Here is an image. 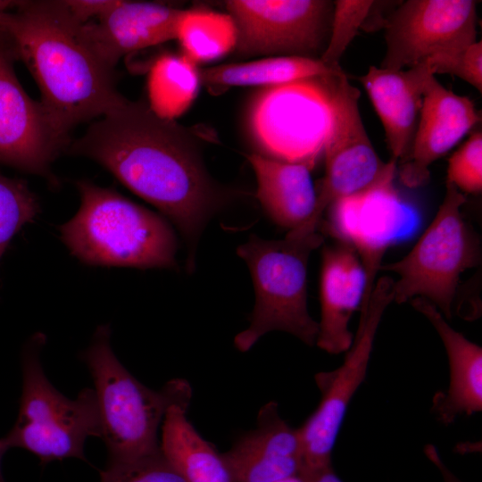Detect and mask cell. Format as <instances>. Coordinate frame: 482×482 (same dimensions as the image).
<instances>
[{
	"instance_id": "cell-4",
	"label": "cell",
	"mask_w": 482,
	"mask_h": 482,
	"mask_svg": "<svg viewBox=\"0 0 482 482\" xmlns=\"http://www.w3.org/2000/svg\"><path fill=\"white\" fill-rule=\"evenodd\" d=\"M80 206L59 227L71 254L88 265L138 269L176 266L177 241L169 223L112 188L77 182Z\"/></svg>"
},
{
	"instance_id": "cell-36",
	"label": "cell",
	"mask_w": 482,
	"mask_h": 482,
	"mask_svg": "<svg viewBox=\"0 0 482 482\" xmlns=\"http://www.w3.org/2000/svg\"><path fill=\"white\" fill-rule=\"evenodd\" d=\"M276 482H308V481L303 478L299 475H294V476H290V477L279 479Z\"/></svg>"
},
{
	"instance_id": "cell-15",
	"label": "cell",
	"mask_w": 482,
	"mask_h": 482,
	"mask_svg": "<svg viewBox=\"0 0 482 482\" xmlns=\"http://www.w3.org/2000/svg\"><path fill=\"white\" fill-rule=\"evenodd\" d=\"M480 120L473 102L442 86L435 76L426 84L411 148L397 164L401 182L417 187L429 178V167Z\"/></svg>"
},
{
	"instance_id": "cell-10",
	"label": "cell",
	"mask_w": 482,
	"mask_h": 482,
	"mask_svg": "<svg viewBox=\"0 0 482 482\" xmlns=\"http://www.w3.org/2000/svg\"><path fill=\"white\" fill-rule=\"evenodd\" d=\"M333 5L326 0L226 1L237 33L234 51L241 57H313L324 51Z\"/></svg>"
},
{
	"instance_id": "cell-27",
	"label": "cell",
	"mask_w": 482,
	"mask_h": 482,
	"mask_svg": "<svg viewBox=\"0 0 482 482\" xmlns=\"http://www.w3.org/2000/svg\"><path fill=\"white\" fill-rule=\"evenodd\" d=\"M328 38L320 59L330 67H339L346 48L362 28L373 1L337 0L333 3Z\"/></svg>"
},
{
	"instance_id": "cell-23",
	"label": "cell",
	"mask_w": 482,
	"mask_h": 482,
	"mask_svg": "<svg viewBox=\"0 0 482 482\" xmlns=\"http://www.w3.org/2000/svg\"><path fill=\"white\" fill-rule=\"evenodd\" d=\"M342 71L340 66L330 67L320 58L289 55L219 64L199 69V73L201 83L220 90L231 87H267Z\"/></svg>"
},
{
	"instance_id": "cell-9",
	"label": "cell",
	"mask_w": 482,
	"mask_h": 482,
	"mask_svg": "<svg viewBox=\"0 0 482 482\" xmlns=\"http://www.w3.org/2000/svg\"><path fill=\"white\" fill-rule=\"evenodd\" d=\"M393 283L394 279L387 276L375 282L367 306L360 310L357 331L344 362L335 370L314 376L320 403L297 428L302 450L298 475L308 482L332 467V451L347 408L365 380L379 323L394 301Z\"/></svg>"
},
{
	"instance_id": "cell-20",
	"label": "cell",
	"mask_w": 482,
	"mask_h": 482,
	"mask_svg": "<svg viewBox=\"0 0 482 482\" xmlns=\"http://www.w3.org/2000/svg\"><path fill=\"white\" fill-rule=\"evenodd\" d=\"M411 306L433 326L445 348L449 365V385L436 392L431 411L445 425L460 416L482 411V347L450 326L448 320L427 299L415 297Z\"/></svg>"
},
{
	"instance_id": "cell-21",
	"label": "cell",
	"mask_w": 482,
	"mask_h": 482,
	"mask_svg": "<svg viewBox=\"0 0 482 482\" xmlns=\"http://www.w3.org/2000/svg\"><path fill=\"white\" fill-rule=\"evenodd\" d=\"M247 160L257 180L256 197L270 219L289 230L304 225L316 205L312 169L258 153L247 155Z\"/></svg>"
},
{
	"instance_id": "cell-13",
	"label": "cell",
	"mask_w": 482,
	"mask_h": 482,
	"mask_svg": "<svg viewBox=\"0 0 482 482\" xmlns=\"http://www.w3.org/2000/svg\"><path fill=\"white\" fill-rule=\"evenodd\" d=\"M9 36L0 27V162L47 176L65 144L40 101L33 100L14 71L17 61Z\"/></svg>"
},
{
	"instance_id": "cell-26",
	"label": "cell",
	"mask_w": 482,
	"mask_h": 482,
	"mask_svg": "<svg viewBox=\"0 0 482 482\" xmlns=\"http://www.w3.org/2000/svg\"><path fill=\"white\" fill-rule=\"evenodd\" d=\"M39 212L26 182L0 175V260L13 236Z\"/></svg>"
},
{
	"instance_id": "cell-17",
	"label": "cell",
	"mask_w": 482,
	"mask_h": 482,
	"mask_svg": "<svg viewBox=\"0 0 482 482\" xmlns=\"http://www.w3.org/2000/svg\"><path fill=\"white\" fill-rule=\"evenodd\" d=\"M181 11L161 3L118 0L83 29L100 58L114 69L129 54L175 39Z\"/></svg>"
},
{
	"instance_id": "cell-35",
	"label": "cell",
	"mask_w": 482,
	"mask_h": 482,
	"mask_svg": "<svg viewBox=\"0 0 482 482\" xmlns=\"http://www.w3.org/2000/svg\"><path fill=\"white\" fill-rule=\"evenodd\" d=\"M18 1L0 0V16L6 11L13 8Z\"/></svg>"
},
{
	"instance_id": "cell-1",
	"label": "cell",
	"mask_w": 482,
	"mask_h": 482,
	"mask_svg": "<svg viewBox=\"0 0 482 482\" xmlns=\"http://www.w3.org/2000/svg\"><path fill=\"white\" fill-rule=\"evenodd\" d=\"M70 153L96 162L155 206L192 248L225 201L189 129L159 117L142 101L126 99L101 117Z\"/></svg>"
},
{
	"instance_id": "cell-32",
	"label": "cell",
	"mask_w": 482,
	"mask_h": 482,
	"mask_svg": "<svg viewBox=\"0 0 482 482\" xmlns=\"http://www.w3.org/2000/svg\"><path fill=\"white\" fill-rule=\"evenodd\" d=\"M424 453L427 459L436 468L441 475L443 482H462L445 464L437 448L428 444L424 447Z\"/></svg>"
},
{
	"instance_id": "cell-3",
	"label": "cell",
	"mask_w": 482,
	"mask_h": 482,
	"mask_svg": "<svg viewBox=\"0 0 482 482\" xmlns=\"http://www.w3.org/2000/svg\"><path fill=\"white\" fill-rule=\"evenodd\" d=\"M82 360L94 383L107 464L160 452L159 431L164 417L174 405H190V384L184 378H173L159 390L142 384L114 354L109 325L97 327Z\"/></svg>"
},
{
	"instance_id": "cell-24",
	"label": "cell",
	"mask_w": 482,
	"mask_h": 482,
	"mask_svg": "<svg viewBox=\"0 0 482 482\" xmlns=\"http://www.w3.org/2000/svg\"><path fill=\"white\" fill-rule=\"evenodd\" d=\"M200 84L197 64L182 54H162L148 70L147 105L159 117L175 120L190 107Z\"/></svg>"
},
{
	"instance_id": "cell-25",
	"label": "cell",
	"mask_w": 482,
	"mask_h": 482,
	"mask_svg": "<svg viewBox=\"0 0 482 482\" xmlns=\"http://www.w3.org/2000/svg\"><path fill=\"white\" fill-rule=\"evenodd\" d=\"M237 28L231 16L207 9L182 10L176 29L181 54L195 64L217 60L236 47Z\"/></svg>"
},
{
	"instance_id": "cell-33",
	"label": "cell",
	"mask_w": 482,
	"mask_h": 482,
	"mask_svg": "<svg viewBox=\"0 0 482 482\" xmlns=\"http://www.w3.org/2000/svg\"><path fill=\"white\" fill-rule=\"evenodd\" d=\"M311 482H343L334 471L333 467L318 474Z\"/></svg>"
},
{
	"instance_id": "cell-16",
	"label": "cell",
	"mask_w": 482,
	"mask_h": 482,
	"mask_svg": "<svg viewBox=\"0 0 482 482\" xmlns=\"http://www.w3.org/2000/svg\"><path fill=\"white\" fill-rule=\"evenodd\" d=\"M298 428L280 415L270 401L261 407L255 428L221 453L233 482H276L298 475L301 464Z\"/></svg>"
},
{
	"instance_id": "cell-19",
	"label": "cell",
	"mask_w": 482,
	"mask_h": 482,
	"mask_svg": "<svg viewBox=\"0 0 482 482\" xmlns=\"http://www.w3.org/2000/svg\"><path fill=\"white\" fill-rule=\"evenodd\" d=\"M431 76L428 68L419 63L400 71L370 66L359 78L381 120L390 159L397 164L411 148L425 87Z\"/></svg>"
},
{
	"instance_id": "cell-29",
	"label": "cell",
	"mask_w": 482,
	"mask_h": 482,
	"mask_svg": "<svg viewBox=\"0 0 482 482\" xmlns=\"http://www.w3.org/2000/svg\"><path fill=\"white\" fill-rule=\"evenodd\" d=\"M420 63L435 76H456L482 92V41L459 49L442 52L425 59Z\"/></svg>"
},
{
	"instance_id": "cell-22",
	"label": "cell",
	"mask_w": 482,
	"mask_h": 482,
	"mask_svg": "<svg viewBox=\"0 0 482 482\" xmlns=\"http://www.w3.org/2000/svg\"><path fill=\"white\" fill-rule=\"evenodd\" d=\"M188 407L168 410L161 427L162 454L185 482H233L221 454L188 420Z\"/></svg>"
},
{
	"instance_id": "cell-2",
	"label": "cell",
	"mask_w": 482,
	"mask_h": 482,
	"mask_svg": "<svg viewBox=\"0 0 482 482\" xmlns=\"http://www.w3.org/2000/svg\"><path fill=\"white\" fill-rule=\"evenodd\" d=\"M17 55L29 69L56 132L66 140L75 126L103 117L127 98L114 69L97 54L62 0L18 1L0 16Z\"/></svg>"
},
{
	"instance_id": "cell-28",
	"label": "cell",
	"mask_w": 482,
	"mask_h": 482,
	"mask_svg": "<svg viewBox=\"0 0 482 482\" xmlns=\"http://www.w3.org/2000/svg\"><path fill=\"white\" fill-rule=\"evenodd\" d=\"M101 482H185L162 451L128 462L107 464Z\"/></svg>"
},
{
	"instance_id": "cell-18",
	"label": "cell",
	"mask_w": 482,
	"mask_h": 482,
	"mask_svg": "<svg viewBox=\"0 0 482 482\" xmlns=\"http://www.w3.org/2000/svg\"><path fill=\"white\" fill-rule=\"evenodd\" d=\"M366 276L355 250L340 242L322 251L318 347L330 354L345 353L353 334L349 329L354 312L361 307Z\"/></svg>"
},
{
	"instance_id": "cell-31",
	"label": "cell",
	"mask_w": 482,
	"mask_h": 482,
	"mask_svg": "<svg viewBox=\"0 0 482 482\" xmlns=\"http://www.w3.org/2000/svg\"><path fill=\"white\" fill-rule=\"evenodd\" d=\"M118 0H62L71 16L79 23L86 24L107 13Z\"/></svg>"
},
{
	"instance_id": "cell-12",
	"label": "cell",
	"mask_w": 482,
	"mask_h": 482,
	"mask_svg": "<svg viewBox=\"0 0 482 482\" xmlns=\"http://www.w3.org/2000/svg\"><path fill=\"white\" fill-rule=\"evenodd\" d=\"M386 53L379 67L404 70L431 55L477 41V2L408 0L386 22Z\"/></svg>"
},
{
	"instance_id": "cell-30",
	"label": "cell",
	"mask_w": 482,
	"mask_h": 482,
	"mask_svg": "<svg viewBox=\"0 0 482 482\" xmlns=\"http://www.w3.org/2000/svg\"><path fill=\"white\" fill-rule=\"evenodd\" d=\"M459 191H482V133L476 131L448 160L447 181Z\"/></svg>"
},
{
	"instance_id": "cell-14",
	"label": "cell",
	"mask_w": 482,
	"mask_h": 482,
	"mask_svg": "<svg viewBox=\"0 0 482 482\" xmlns=\"http://www.w3.org/2000/svg\"><path fill=\"white\" fill-rule=\"evenodd\" d=\"M396 171L328 208L330 234L355 250L365 272L366 288L360 309L367 306L383 256L405 220L403 205L394 187Z\"/></svg>"
},
{
	"instance_id": "cell-8",
	"label": "cell",
	"mask_w": 482,
	"mask_h": 482,
	"mask_svg": "<svg viewBox=\"0 0 482 482\" xmlns=\"http://www.w3.org/2000/svg\"><path fill=\"white\" fill-rule=\"evenodd\" d=\"M465 201L464 195L446 182L436 216L412 249L401 260L381 265V270L399 276L393 283L395 303L422 297L447 320L453 318L461 275L479 262L478 241L461 212Z\"/></svg>"
},
{
	"instance_id": "cell-11",
	"label": "cell",
	"mask_w": 482,
	"mask_h": 482,
	"mask_svg": "<svg viewBox=\"0 0 482 482\" xmlns=\"http://www.w3.org/2000/svg\"><path fill=\"white\" fill-rule=\"evenodd\" d=\"M360 91L345 73L337 81L335 121L324 150L325 174L316 190L312 218L299 229L317 231L322 215L335 202L367 189L389 172L397 162H384L377 154L364 128L359 110Z\"/></svg>"
},
{
	"instance_id": "cell-34",
	"label": "cell",
	"mask_w": 482,
	"mask_h": 482,
	"mask_svg": "<svg viewBox=\"0 0 482 482\" xmlns=\"http://www.w3.org/2000/svg\"><path fill=\"white\" fill-rule=\"evenodd\" d=\"M8 449H10V447L6 442L5 437L4 436L1 437L0 438V482H4V477L2 475L1 461H2V458L4 454Z\"/></svg>"
},
{
	"instance_id": "cell-5",
	"label": "cell",
	"mask_w": 482,
	"mask_h": 482,
	"mask_svg": "<svg viewBox=\"0 0 482 482\" xmlns=\"http://www.w3.org/2000/svg\"><path fill=\"white\" fill-rule=\"evenodd\" d=\"M323 243L317 231L289 230L284 239L264 240L251 236L237 254L252 274L255 303L247 328L234 339L246 352L265 334L279 330L304 344H316L319 331L307 308V266L310 254Z\"/></svg>"
},
{
	"instance_id": "cell-6",
	"label": "cell",
	"mask_w": 482,
	"mask_h": 482,
	"mask_svg": "<svg viewBox=\"0 0 482 482\" xmlns=\"http://www.w3.org/2000/svg\"><path fill=\"white\" fill-rule=\"evenodd\" d=\"M344 71L262 87L246 111L248 134L268 158L307 165L323 155L335 121V98Z\"/></svg>"
},
{
	"instance_id": "cell-7",
	"label": "cell",
	"mask_w": 482,
	"mask_h": 482,
	"mask_svg": "<svg viewBox=\"0 0 482 482\" xmlns=\"http://www.w3.org/2000/svg\"><path fill=\"white\" fill-rule=\"evenodd\" d=\"M45 344V335L37 333L23 350L18 417L4 437L10 448L27 450L42 462L85 460L86 440L101 436L95 391L85 388L74 399L59 392L42 367L40 354Z\"/></svg>"
}]
</instances>
